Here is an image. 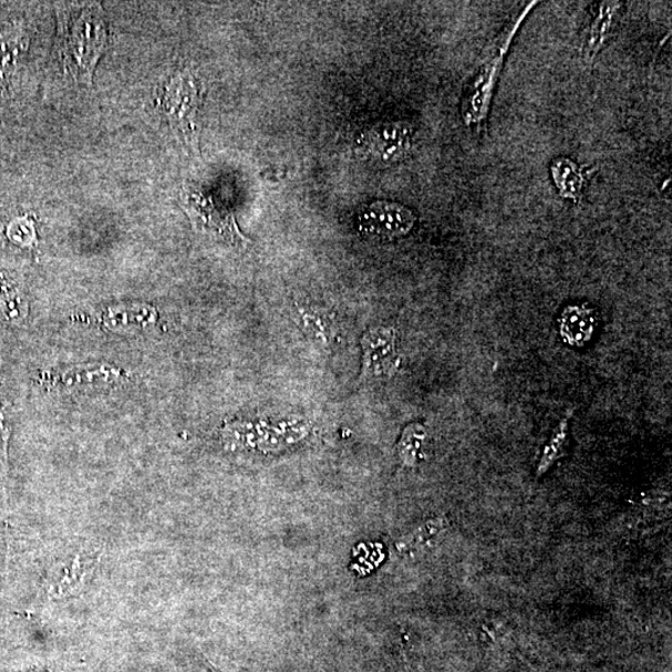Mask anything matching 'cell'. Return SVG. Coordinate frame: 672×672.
<instances>
[{
    "label": "cell",
    "instance_id": "1",
    "mask_svg": "<svg viewBox=\"0 0 672 672\" xmlns=\"http://www.w3.org/2000/svg\"><path fill=\"white\" fill-rule=\"evenodd\" d=\"M59 52L68 73L92 84L97 60L106 48V24L102 7H87L76 18L60 14Z\"/></svg>",
    "mask_w": 672,
    "mask_h": 672
},
{
    "label": "cell",
    "instance_id": "2",
    "mask_svg": "<svg viewBox=\"0 0 672 672\" xmlns=\"http://www.w3.org/2000/svg\"><path fill=\"white\" fill-rule=\"evenodd\" d=\"M184 207L194 227L200 234L227 240L235 245H246L248 240L239 232L235 216L224 204L197 190H187Z\"/></svg>",
    "mask_w": 672,
    "mask_h": 672
},
{
    "label": "cell",
    "instance_id": "3",
    "mask_svg": "<svg viewBox=\"0 0 672 672\" xmlns=\"http://www.w3.org/2000/svg\"><path fill=\"white\" fill-rule=\"evenodd\" d=\"M411 138L413 132L407 124L378 125L359 138L358 152L375 163L394 164L410 152Z\"/></svg>",
    "mask_w": 672,
    "mask_h": 672
},
{
    "label": "cell",
    "instance_id": "4",
    "mask_svg": "<svg viewBox=\"0 0 672 672\" xmlns=\"http://www.w3.org/2000/svg\"><path fill=\"white\" fill-rule=\"evenodd\" d=\"M415 220V215L409 208L379 200L364 208L358 224L360 232L368 238L394 239L407 235Z\"/></svg>",
    "mask_w": 672,
    "mask_h": 672
},
{
    "label": "cell",
    "instance_id": "5",
    "mask_svg": "<svg viewBox=\"0 0 672 672\" xmlns=\"http://www.w3.org/2000/svg\"><path fill=\"white\" fill-rule=\"evenodd\" d=\"M199 103L200 95L193 75H177L165 89L163 99L165 113L170 123L185 134L188 142L196 136L195 116Z\"/></svg>",
    "mask_w": 672,
    "mask_h": 672
},
{
    "label": "cell",
    "instance_id": "6",
    "mask_svg": "<svg viewBox=\"0 0 672 672\" xmlns=\"http://www.w3.org/2000/svg\"><path fill=\"white\" fill-rule=\"evenodd\" d=\"M396 334L393 329L371 330L363 339L364 378L393 375L399 368Z\"/></svg>",
    "mask_w": 672,
    "mask_h": 672
},
{
    "label": "cell",
    "instance_id": "7",
    "mask_svg": "<svg viewBox=\"0 0 672 672\" xmlns=\"http://www.w3.org/2000/svg\"><path fill=\"white\" fill-rule=\"evenodd\" d=\"M598 329L595 309L585 306H570L559 318V333L570 347L583 348L593 339Z\"/></svg>",
    "mask_w": 672,
    "mask_h": 672
},
{
    "label": "cell",
    "instance_id": "8",
    "mask_svg": "<svg viewBox=\"0 0 672 672\" xmlns=\"http://www.w3.org/2000/svg\"><path fill=\"white\" fill-rule=\"evenodd\" d=\"M95 566L94 559L76 555L68 565L54 569L48 581V591L54 599L72 597L85 586L90 571Z\"/></svg>",
    "mask_w": 672,
    "mask_h": 672
},
{
    "label": "cell",
    "instance_id": "9",
    "mask_svg": "<svg viewBox=\"0 0 672 672\" xmlns=\"http://www.w3.org/2000/svg\"><path fill=\"white\" fill-rule=\"evenodd\" d=\"M573 416V409H569L564 418H561L559 425L551 435L549 443L545 447L544 455L538 464L537 477L545 475L547 471L555 465L556 461L564 457L567 453L569 444V423Z\"/></svg>",
    "mask_w": 672,
    "mask_h": 672
},
{
    "label": "cell",
    "instance_id": "10",
    "mask_svg": "<svg viewBox=\"0 0 672 672\" xmlns=\"http://www.w3.org/2000/svg\"><path fill=\"white\" fill-rule=\"evenodd\" d=\"M427 441V430L420 424H413L404 430L397 445V454L403 464L416 466L424 458V447Z\"/></svg>",
    "mask_w": 672,
    "mask_h": 672
},
{
    "label": "cell",
    "instance_id": "11",
    "mask_svg": "<svg viewBox=\"0 0 672 672\" xmlns=\"http://www.w3.org/2000/svg\"><path fill=\"white\" fill-rule=\"evenodd\" d=\"M551 173L560 189V194L566 197H575L579 194L581 184H583V176L579 173V169L569 159H557L551 167Z\"/></svg>",
    "mask_w": 672,
    "mask_h": 672
},
{
    "label": "cell",
    "instance_id": "12",
    "mask_svg": "<svg viewBox=\"0 0 672 672\" xmlns=\"http://www.w3.org/2000/svg\"><path fill=\"white\" fill-rule=\"evenodd\" d=\"M9 409L4 395L0 394V475L7 480L8 475V446L12 435V425L9 420Z\"/></svg>",
    "mask_w": 672,
    "mask_h": 672
},
{
    "label": "cell",
    "instance_id": "13",
    "mask_svg": "<svg viewBox=\"0 0 672 672\" xmlns=\"http://www.w3.org/2000/svg\"><path fill=\"white\" fill-rule=\"evenodd\" d=\"M8 237L14 244L22 246H32L35 242V232L32 223L28 219H18L8 228Z\"/></svg>",
    "mask_w": 672,
    "mask_h": 672
}]
</instances>
